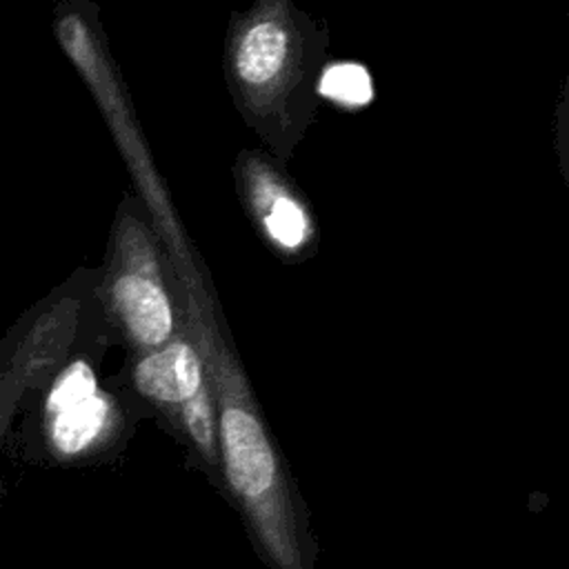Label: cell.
Here are the masks:
<instances>
[{
  "label": "cell",
  "mask_w": 569,
  "mask_h": 569,
  "mask_svg": "<svg viewBox=\"0 0 569 569\" xmlns=\"http://www.w3.org/2000/svg\"><path fill=\"white\" fill-rule=\"evenodd\" d=\"M133 382L147 400L169 413L198 460L220 480L213 398L200 351L184 340L164 342L138 360Z\"/></svg>",
  "instance_id": "6da1fadb"
},
{
  "label": "cell",
  "mask_w": 569,
  "mask_h": 569,
  "mask_svg": "<svg viewBox=\"0 0 569 569\" xmlns=\"http://www.w3.org/2000/svg\"><path fill=\"white\" fill-rule=\"evenodd\" d=\"M51 440L58 451L73 456L93 445L109 425V400L100 391L89 362L73 360L56 378L47 396Z\"/></svg>",
  "instance_id": "7a4b0ae2"
},
{
  "label": "cell",
  "mask_w": 569,
  "mask_h": 569,
  "mask_svg": "<svg viewBox=\"0 0 569 569\" xmlns=\"http://www.w3.org/2000/svg\"><path fill=\"white\" fill-rule=\"evenodd\" d=\"M111 300L133 342L147 349L169 342L173 313L158 282L142 273H124L113 282Z\"/></svg>",
  "instance_id": "3957f363"
},
{
  "label": "cell",
  "mask_w": 569,
  "mask_h": 569,
  "mask_svg": "<svg viewBox=\"0 0 569 569\" xmlns=\"http://www.w3.org/2000/svg\"><path fill=\"white\" fill-rule=\"evenodd\" d=\"M287 53V31L276 22H258L238 42L236 69L247 84L262 87L282 71Z\"/></svg>",
  "instance_id": "277c9868"
},
{
  "label": "cell",
  "mask_w": 569,
  "mask_h": 569,
  "mask_svg": "<svg viewBox=\"0 0 569 569\" xmlns=\"http://www.w3.org/2000/svg\"><path fill=\"white\" fill-rule=\"evenodd\" d=\"M320 93L345 107H362L373 98V84L362 64L338 62L331 64L318 84Z\"/></svg>",
  "instance_id": "5b68a950"
},
{
  "label": "cell",
  "mask_w": 569,
  "mask_h": 569,
  "mask_svg": "<svg viewBox=\"0 0 569 569\" xmlns=\"http://www.w3.org/2000/svg\"><path fill=\"white\" fill-rule=\"evenodd\" d=\"M264 227L269 236L284 249H296L307 238V216L287 196H273L264 209Z\"/></svg>",
  "instance_id": "8992f818"
}]
</instances>
